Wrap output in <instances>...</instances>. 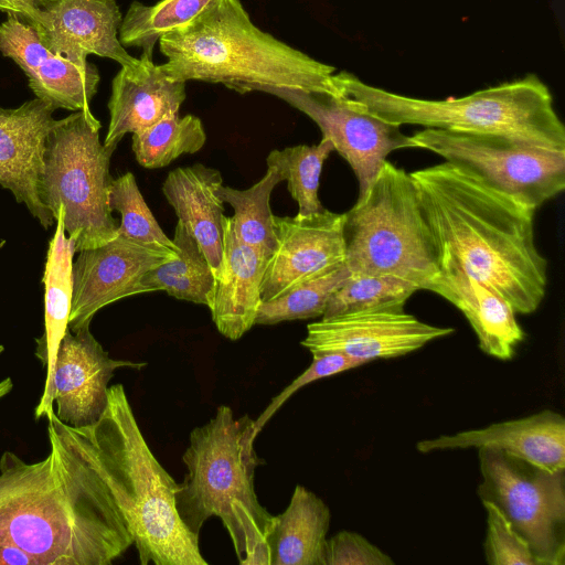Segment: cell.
<instances>
[{"mask_svg":"<svg viewBox=\"0 0 565 565\" xmlns=\"http://www.w3.org/2000/svg\"><path fill=\"white\" fill-rule=\"evenodd\" d=\"M108 203L110 210L119 212L121 216L118 234L178 250L173 241L164 234L149 210L131 172H126L113 180Z\"/></svg>","mask_w":565,"mask_h":565,"instance_id":"d6a6232c","label":"cell"},{"mask_svg":"<svg viewBox=\"0 0 565 565\" xmlns=\"http://www.w3.org/2000/svg\"><path fill=\"white\" fill-rule=\"evenodd\" d=\"M152 53L142 51L136 66H121L114 77L104 146L116 148L126 134L139 132L179 114L185 82L171 77L162 64H154Z\"/></svg>","mask_w":565,"mask_h":565,"instance_id":"d6986e66","label":"cell"},{"mask_svg":"<svg viewBox=\"0 0 565 565\" xmlns=\"http://www.w3.org/2000/svg\"><path fill=\"white\" fill-rule=\"evenodd\" d=\"M145 362L114 360L89 330V324L72 332L60 343L53 372L56 416L74 428L94 424L108 402V383L120 367L139 370Z\"/></svg>","mask_w":565,"mask_h":565,"instance_id":"2e32d148","label":"cell"},{"mask_svg":"<svg viewBox=\"0 0 565 565\" xmlns=\"http://www.w3.org/2000/svg\"><path fill=\"white\" fill-rule=\"evenodd\" d=\"M270 255L242 242L231 217L223 218V252L207 305L218 332L238 340L255 324L262 281Z\"/></svg>","mask_w":565,"mask_h":565,"instance_id":"44dd1931","label":"cell"},{"mask_svg":"<svg viewBox=\"0 0 565 565\" xmlns=\"http://www.w3.org/2000/svg\"><path fill=\"white\" fill-rule=\"evenodd\" d=\"M419 288L391 275L351 274L329 298L323 319L364 311H404Z\"/></svg>","mask_w":565,"mask_h":565,"instance_id":"83f0119b","label":"cell"},{"mask_svg":"<svg viewBox=\"0 0 565 565\" xmlns=\"http://www.w3.org/2000/svg\"><path fill=\"white\" fill-rule=\"evenodd\" d=\"M339 92L391 124L505 136L534 147L565 151V128L548 87L534 74L441 100L399 95L335 72Z\"/></svg>","mask_w":565,"mask_h":565,"instance_id":"8992f818","label":"cell"},{"mask_svg":"<svg viewBox=\"0 0 565 565\" xmlns=\"http://www.w3.org/2000/svg\"><path fill=\"white\" fill-rule=\"evenodd\" d=\"M434 235L449 262L529 315L547 286V260L534 239L535 210L449 162L409 173Z\"/></svg>","mask_w":565,"mask_h":565,"instance_id":"7a4b0ae2","label":"cell"},{"mask_svg":"<svg viewBox=\"0 0 565 565\" xmlns=\"http://www.w3.org/2000/svg\"><path fill=\"white\" fill-rule=\"evenodd\" d=\"M256 436L254 419L220 406L190 433L186 475L174 497L180 520L194 534L209 518L221 519L241 565H269L267 537L275 524L255 492V470L264 462L254 449Z\"/></svg>","mask_w":565,"mask_h":565,"instance_id":"5b68a950","label":"cell"},{"mask_svg":"<svg viewBox=\"0 0 565 565\" xmlns=\"http://www.w3.org/2000/svg\"><path fill=\"white\" fill-rule=\"evenodd\" d=\"M56 108L34 98L18 108L0 107V185L24 203L44 228L56 224L40 198L45 140Z\"/></svg>","mask_w":565,"mask_h":565,"instance_id":"e0dca14e","label":"cell"},{"mask_svg":"<svg viewBox=\"0 0 565 565\" xmlns=\"http://www.w3.org/2000/svg\"><path fill=\"white\" fill-rule=\"evenodd\" d=\"M223 179L218 170L196 163L171 171L162 185L168 203L202 248L214 277L218 274L223 252V201L218 189Z\"/></svg>","mask_w":565,"mask_h":565,"instance_id":"cb8c5ba5","label":"cell"},{"mask_svg":"<svg viewBox=\"0 0 565 565\" xmlns=\"http://www.w3.org/2000/svg\"><path fill=\"white\" fill-rule=\"evenodd\" d=\"M30 0H0V10L20 14Z\"/></svg>","mask_w":565,"mask_h":565,"instance_id":"74e56055","label":"cell"},{"mask_svg":"<svg viewBox=\"0 0 565 565\" xmlns=\"http://www.w3.org/2000/svg\"><path fill=\"white\" fill-rule=\"evenodd\" d=\"M343 237L351 274L391 275L426 289L439 271L417 186L387 160L365 195L344 213Z\"/></svg>","mask_w":565,"mask_h":565,"instance_id":"52a82bcc","label":"cell"},{"mask_svg":"<svg viewBox=\"0 0 565 565\" xmlns=\"http://www.w3.org/2000/svg\"><path fill=\"white\" fill-rule=\"evenodd\" d=\"M51 52L86 68L90 54L136 66L118 38L122 17L115 0H30L18 14Z\"/></svg>","mask_w":565,"mask_h":565,"instance_id":"4fadbf2b","label":"cell"},{"mask_svg":"<svg viewBox=\"0 0 565 565\" xmlns=\"http://www.w3.org/2000/svg\"><path fill=\"white\" fill-rule=\"evenodd\" d=\"M333 150L332 142L322 138L318 145L276 149L267 156V167H275L282 174L290 195L298 203L297 216H309L324 210L318 190L323 163Z\"/></svg>","mask_w":565,"mask_h":565,"instance_id":"f546056e","label":"cell"},{"mask_svg":"<svg viewBox=\"0 0 565 565\" xmlns=\"http://www.w3.org/2000/svg\"><path fill=\"white\" fill-rule=\"evenodd\" d=\"M351 275L345 264L305 281L286 294L262 301L255 324H276L282 321L322 317L330 296Z\"/></svg>","mask_w":565,"mask_h":565,"instance_id":"1f68e13d","label":"cell"},{"mask_svg":"<svg viewBox=\"0 0 565 565\" xmlns=\"http://www.w3.org/2000/svg\"><path fill=\"white\" fill-rule=\"evenodd\" d=\"M64 209L60 206L55 232L49 243L44 284V332L35 339V355L45 370L43 394L34 411L36 419L53 411V372L60 343L68 328L72 306L74 241L65 236Z\"/></svg>","mask_w":565,"mask_h":565,"instance_id":"603a6c76","label":"cell"},{"mask_svg":"<svg viewBox=\"0 0 565 565\" xmlns=\"http://www.w3.org/2000/svg\"><path fill=\"white\" fill-rule=\"evenodd\" d=\"M212 0H160L152 6L132 1L118 30L125 47H141L153 52L154 44L166 33L195 18Z\"/></svg>","mask_w":565,"mask_h":565,"instance_id":"4dcf8cb0","label":"cell"},{"mask_svg":"<svg viewBox=\"0 0 565 565\" xmlns=\"http://www.w3.org/2000/svg\"><path fill=\"white\" fill-rule=\"evenodd\" d=\"M173 243L175 258L146 273L141 282L148 292L163 290L180 300L207 306L214 286V274L196 239L178 221Z\"/></svg>","mask_w":565,"mask_h":565,"instance_id":"484cf974","label":"cell"},{"mask_svg":"<svg viewBox=\"0 0 565 565\" xmlns=\"http://www.w3.org/2000/svg\"><path fill=\"white\" fill-rule=\"evenodd\" d=\"M102 125L90 110L55 120L45 140L40 198L56 221L64 209V227L75 252L95 248L118 235L109 207L110 158L116 148L99 140Z\"/></svg>","mask_w":565,"mask_h":565,"instance_id":"ba28073f","label":"cell"},{"mask_svg":"<svg viewBox=\"0 0 565 565\" xmlns=\"http://www.w3.org/2000/svg\"><path fill=\"white\" fill-rule=\"evenodd\" d=\"M178 250L118 234L113 241L79 252L72 265V332L90 324L102 308L135 295L147 294L141 280L150 269L177 257Z\"/></svg>","mask_w":565,"mask_h":565,"instance_id":"7c38bea8","label":"cell"},{"mask_svg":"<svg viewBox=\"0 0 565 565\" xmlns=\"http://www.w3.org/2000/svg\"><path fill=\"white\" fill-rule=\"evenodd\" d=\"M4 243H6L4 239L0 241V249L4 246Z\"/></svg>","mask_w":565,"mask_h":565,"instance_id":"ab89813d","label":"cell"},{"mask_svg":"<svg viewBox=\"0 0 565 565\" xmlns=\"http://www.w3.org/2000/svg\"><path fill=\"white\" fill-rule=\"evenodd\" d=\"M487 513L484 557L490 565H537L526 541L511 526L500 510L482 502Z\"/></svg>","mask_w":565,"mask_h":565,"instance_id":"836d02e7","label":"cell"},{"mask_svg":"<svg viewBox=\"0 0 565 565\" xmlns=\"http://www.w3.org/2000/svg\"><path fill=\"white\" fill-rule=\"evenodd\" d=\"M454 331L425 323L405 311H364L309 323L301 344L310 352H341L372 362L408 354Z\"/></svg>","mask_w":565,"mask_h":565,"instance_id":"9a60e30c","label":"cell"},{"mask_svg":"<svg viewBox=\"0 0 565 565\" xmlns=\"http://www.w3.org/2000/svg\"><path fill=\"white\" fill-rule=\"evenodd\" d=\"M269 94L317 124L322 138L332 142L353 170L359 182V199L365 195L392 151L415 148L412 136L403 134L401 126L373 116L340 92L273 89Z\"/></svg>","mask_w":565,"mask_h":565,"instance_id":"8fae6325","label":"cell"},{"mask_svg":"<svg viewBox=\"0 0 565 565\" xmlns=\"http://www.w3.org/2000/svg\"><path fill=\"white\" fill-rule=\"evenodd\" d=\"M4 350L3 345H0V353ZM13 387L12 380L7 377L0 382V398L6 396Z\"/></svg>","mask_w":565,"mask_h":565,"instance_id":"f35d334b","label":"cell"},{"mask_svg":"<svg viewBox=\"0 0 565 565\" xmlns=\"http://www.w3.org/2000/svg\"><path fill=\"white\" fill-rule=\"evenodd\" d=\"M50 454L28 463L0 457V544L35 565H109L134 536L100 475L49 422Z\"/></svg>","mask_w":565,"mask_h":565,"instance_id":"6da1fadb","label":"cell"},{"mask_svg":"<svg viewBox=\"0 0 565 565\" xmlns=\"http://www.w3.org/2000/svg\"><path fill=\"white\" fill-rule=\"evenodd\" d=\"M312 353V362L309 367L296 377L285 390L268 404L266 409L255 420V429L258 435L265 424L278 411V408L298 390L317 380L328 377L351 369H355L367 361L347 355L341 352L317 351Z\"/></svg>","mask_w":565,"mask_h":565,"instance_id":"e575fe53","label":"cell"},{"mask_svg":"<svg viewBox=\"0 0 565 565\" xmlns=\"http://www.w3.org/2000/svg\"><path fill=\"white\" fill-rule=\"evenodd\" d=\"M205 141L206 134L199 117L175 114L132 134V151L141 167L158 169L184 153L198 152Z\"/></svg>","mask_w":565,"mask_h":565,"instance_id":"f1b7e54d","label":"cell"},{"mask_svg":"<svg viewBox=\"0 0 565 565\" xmlns=\"http://www.w3.org/2000/svg\"><path fill=\"white\" fill-rule=\"evenodd\" d=\"M477 450L481 502L500 510L526 541L537 565H564L565 470L551 471L497 449Z\"/></svg>","mask_w":565,"mask_h":565,"instance_id":"9c48e42d","label":"cell"},{"mask_svg":"<svg viewBox=\"0 0 565 565\" xmlns=\"http://www.w3.org/2000/svg\"><path fill=\"white\" fill-rule=\"evenodd\" d=\"M46 418L100 475L134 536L141 565H206L199 535L180 520L174 497L179 483L149 448L121 384L108 388L97 422L74 428L54 409Z\"/></svg>","mask_w":565,"mask_h":565,"instance_id":"3957f363","label":"cell"},{"mask_svg":"<svg viewBox=\"0 0 565 565\" xmlns=\"http://www.w3.org/2000/svg\"><path fill=\"white\" fill-rule=\"evenodd\" d=\"M158 42L167 57L163 68L178 81L223 84L239 94L339 93L333 66L260 30L239 0H212Z\"/></svg>","mask_w":565,"mask_h":565,"instance_id":"277c9868","label":"cell"},{"mask_svg":"<svg viewBox=\"0 0 565 565\" xmlns=\"http://www.w3.org/2000/svg\"><path fill=\"white\" fill-rule=\"evenodd\" d=\"M416 448L423 454L466 448L497 449L551 471L565 470V419L559 413L543 409L484 428L424 439Z\"/></svg>","mask_w":565,"mask_h":565,"instance_id":"ffe728a7","label":"cell"},{"mask_svg":"<svg viewBox=\"0 0 565 565\" xmlns=\"http://www.w3.org/2000/svg\"><path fill=\"white\" fill-rule=\"evenodd\" d=\"M0 565H35L33 557L13 544H0Z\"/></svg>","mask_w":565,"mask_h":565,"instance_id":"8d00e7d4","label":"cell"},{"mask_svg":"<svg viewBox=\"0 0 565 565\" xmlns=\"http://www.w3.org/2000/svg\"><path fill=\"white\" fill-rule=\"evenodd\" d=\"M0 53L21 67L36 98L56 109L90 110L100 79L97 67L90 64L83 68L57 56L41 43L34 28L15 13H8L0 24Z\"/></svg>","mask_w":565,"mask_h":565,"instance_id":"ac0fdd59","label":"cell"},{"mask_svg":"<svg viewBox=\"0 0 565 565\" xmlns=\"http://www.w3.org/2000/svg\"><path fill=\"white\" fill-rule=\"evenodd\" d=\"M426 290L438 294L463 313L482 352L500 360L513 358L525 333L512 307L495 291L449 262L439 263V271Z\"/></svg>","mask_w":565,"mask_h":565,"instance_id":"7402d4cb","label":"cell"},{"mask_svg":"<svg viewBox=\"0 0 565 565\" xmlns=\"http://www.w3.org/2000/svg\"><path fill=\"white\" fill-rule=\"evenodd\" d=\"M412 139L415 148L435 152L533 210L565 188V151L500 135L435 128H424Z\"/></svg>","mask_w":565,"mask_h":565,"instance_id":"30bf717a","label":"cell"},{"mask_svg":"<svg viewBox=\"0 0 565 565\" xmlns=\"http://www.w3.org/2000/svg\"><path fill=\"white\" fill-rule=\"evenodd\" d=\"M326 565H393L380 547L356 532L343 530L327 539Z\"/></svg>","mask_w":565,"mask_h":565,"instance_id":"d590c367","label":"cell"},{"mask_svg":"<svg viewBox=\"0 0 565 565\" xmlns=\"http://www.w3.org/2000/svg\"><path fill=\"white\" fill-rule=\"evenodd\" d=\"M281 181H285L282 174L275 167H267L265 175L246 190L221 185L217 191L221 200L234 210L231 221L236 236L268 255L277 245L269 201L274 188Z\"/></svg>","mask_w":565,"mask_h":565,"instance_id":"4316f807","label":"cell"},{"mask_svg":"<svg viewBox=\"0 0 565 565\" xmlns=\"http://www.w3.org/2000/svg\"><path fill=\"white\" fill-rule=\"evenodd\" d=\"M277 245L262 281V301L345 264L344 213L323 210L309 216H276Z\"/></svg>","mask_w":565,"mask_h":565,"instance_id":"5bb4252c","label":"cell"},{"mask_svg":"<svg viewBox=\"0 0 565 565\" xmlns=\"http://www.w3.org/2000/svg\"><path fill=\"white\" fill-rule=\"evenodd\" d=\"M331 513L316 493L296 486L289 505L275 516L267 537L269 565H326Z\"/></svg>","mask_w":565,"mask_h":565,"instance_id":"d4e9b609","label":"cell"}]
</instances>
